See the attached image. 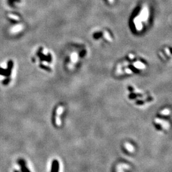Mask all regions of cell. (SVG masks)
<instances>
[{"label":"cell","mask_w":172,"mask_h":172,"mask_svg":"<svg viewBox=\"0 0 172 172\" xmlns=\"http://www.w3.org/2000/svg\"><path fill=\"white\" fill-rule=\"evenodd\" d=\"M59 164L58 161L56 160H54L52 163V169H51V172H59Z\"/></svg>","instance_id":"obj_1"},{"label":"cell","mask_w":172,"mask_h":172,"mask_svg":"<svg viewBox=\"0 0 172 172\" xmlns=\"http://www.w3.org/2000/svg\"><path fill=\"white\" fill-rule=\"evenodd\" d=\"M62 111H63V108H62V107H59L57 111V116L56 118V123H57V125H59V126L61 124V121L60 120V118H59V115H60V114H61Z\"/></svg>","instance_id":"obj_2"},{"label":"cell","mask_w":172,"mask_h":172,"mask_svg":"<svg viewBox=\"0 0 172 172\" xmlns=\"http://www.w3.org/2000/svg\"><path fill=\"white\" fill-rule=\"evenodd\" d=\"M155 121L156 123H159V124L162 125V126L164 127V128H166V129L169 128V125L168 124V123L164 122V121H162V120H160V119H156Z\"/></svg>","instance_id":"obj_3"},{"label":"cell","mask_w":172,"mask_h":172,"mask_svg":"<svg viewBox=\"0 0 172 172\" xmlns=\"http://www.w3.org/2000/svg\"><path fill=\"white\" fill-rule=\"evenodd\" d=\"M125 147H126V149L129 151V152H134V147H133V146L132 145L130 144V143H125Z\"/></svg>","instance_id":"obj_4"},{"label":"cell","mask_w":172,"mask_h":172,"mask_svg":"<svg viewBox=\"0 0 172 172\" xmlns=\"http://www.w3.org/2000/svg\"><path fill=\"white\" fill-rule=\"evenodd\" d=\"M78 54L76 53H73L71 54V61L73 63L76 62L78 60Z\"/></svg>","instance_id":"obj_5"},{"label":"cell","mask_w":172,"mask_h":172,"mask_svg":"<svg viewBox=\"0 0 172 172\" xmlns=\"http://www.w3.org/2000/svg\"><path fill=\"white\" fill-rule=\"evenodd\" d=\"M169 113H170V111L168 110V109H165V110H163L161 112H160V114H162V115H169Z\"/></svg>","instance_id":"obj_6"},{"label":"cell","mask_w":172,"mask_h":172,"mask_svg":"<svg viewBox=\"0 0 172 172\" xmlns=\"http://www.w3.org/2000/svg\"><path fill=\"white\" fill-rule=\"evenodd\" d=\"M20 0H9V5H11V6L14 5V3L15 2H16V1H19Z\"/></svg>","instance_id":"obj_7"}]
</instances>
